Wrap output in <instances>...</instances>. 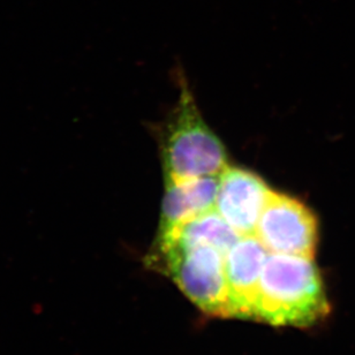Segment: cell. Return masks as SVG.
<instances>
[{"mask_svg":"<svg viewBox=\"0 0 355 355\" xmlns=\"http://www.w3.org/2000/svg\"><path fill=\"white\" fill-rule=\"evenodd\" d=\"M269 252L255 236H240L225 257L229 318L254 320L261 273Z\"/></svg>","mask_w":355,"mask_h":355,"instance_id":"6","label":"cell"},{"mask_svg":"<svg viewBox=\"0 0 355 355\" xmlns=\"http://www.w3.org/2000/svg\"><path fill=\"white\" fill-rule=\"evenodd\" d=\"M165 184L219 175L229 166L225 147L209 128L188 87L181 83L179 102L162 137Z\"/></svg>","mask_w":355,"mask_h":355,"instance_id":"2","label":"cell"},{"mask_svg":"<svg viewBox=\"0 0 355 355\" xmlns=\"http://www.w3.org/2000/svg\"><path fill=\"white\" fill-rule=\"evenodd\" d=\"M219 175L168 182L162 202L158 236L215 209Z\"/></svg>","mask_w":355,"mask_h":355,"instance_id":"7","label":"cell"},{"mask_svg":"<svg viewBox=\"0 0 355 355\" xmlns=\"http://www.w3.org/2000/svg\"><path fill=\"white\" fill-rule=\"evenodd\" d=\"M271 191L254 172L227 166L219 175L215 210L240 236H254Z\"/></svg>","mask_w":355,"mask_h":355,"instance_id":"5","label":"cell"},{"mask_svg":"<svg viewBox=\"0 0 355 355\" xmlns=\"http://www.w3.org/2000/svg\"><path fill=\"white\" fill-rule=\"evenodd\" d=\"M318 233V220L307 205L271 191L254 236L269 253L314 259Z\"/></svg>","mask_w":355,"mask_h":355,"instance_id":"4","label":"cell"},{"mask_svg":"<svg viewBox=\"0 0 355 355\" xmlns=\"http://www.w3.org/2000/svg\"><path fill=\"white\" fill-rule=\"evenodd\" d=\"M225 254L211 246L154 250L155 262L205 314L229 318Z\"/></svg>","mask_w":355,"mask_h":355,"instance_id":"3","label":"cell"},{"mask_svg":"<svg viewBox=\"0 0 355 355\" xmlns=\"http://www.w3.org/2000/svg\"><path fill=\"white\" fill-rule=\"evenodd\" d=\"M239 238V234L214 209L171 232L157 236L155 250L211 246L226 255Z\"/></svg>","mask_w":355,"mask_h":355,"instance_id":"8","label":"cell"},{"mask_svg":"<svg viewBox=\"0 0 355 355\" xmlns=\"http://www.w3.org/2000/svg\"><path fill=\"white\" fill-rule=\"evenodd\" d=\"M328 297L313 259L269 253L261 273L254 320L308 327L329 313Z\"/></svg>","mask_w":355,"mask_h":355,"instance_id":"1","label":"cell"}]
</instances>
